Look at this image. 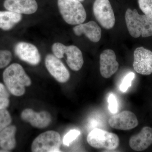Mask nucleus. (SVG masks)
Listing matches in <instances>:
<instances>
[{
	"label": "nucleus",
	"mask_w": 152,
	"mask_h": 152,
	"mask_svg": "<svg viewBox=\"0 0 152 152\" xmlns=\"http://www.w3.org/2000/svg\"><path fill=\"white\" fill-rule=\"evenodd\" d=\"M3 80L9 91L16 96L26 92V87L31 84V81L21 65L17 63L6 68L3 74Z\"/></svg>",
	"instance_id": "1"
},
{
	"label": "nucleus",
	"mask_w": 152,
	"mask_h": 152,
	"mask_svg": "<svg viewBox=\"0 0 152 152\" xmlns=\"http://www.w3.org/2000/svg\"><path fill=\"white\" fill-rule=\"evenodd\" d=\"M125 20L129 32L133 37L152 36V19L146 15H140L136 9L132 10L128 8L125 14Z\"/></svg>",
	"instance_id": "2"
},
{
	"label": "nucleus",
	"mask_w": 152,
	"mask_h": 152,
	"mask_svg": "<svg viewBox=\"0 0 152 152\" xmlns=\"http://www.w3.org/2000/svg\"><path fill=\"white\" fill-rule=\"evenodd\" d=\"M60 13L65 21L69 25L83 23L87 14L83 6L77 0H58Z\"/></svg>",
	"instance_id": "3"
},
{
	"label": "nucleus",
	"mask_w": 152,
	"mask_h": 152,
	"mask_svg": "<svg viewBox=\"0 0 152 152\" xmlns=\"http://www.w3.org/2000/svg\"><path fill=\"white\" fill-rule=\"evenodd\" d=\"M52 51L54 55L59 59L62 58L66 55L67 64L72 70H80L83 65L81 51L76 46H66L61 43H56L53 45Z\"/></svg>",
	"instance_id": "4"
},
{
	"label": "nucleus",
	"mask_w": 152,
	"mask_h": 152,
	"mask_svg": "<svg viewBox=\"0 0 152 152\" xmlns=\"http://www.w3.org/2000/svg\"><path fill=\"white\" fill-rule=\"evenodd\" d=\"M87 140L89 145L95 148L113 150L119 145V138L117 135L97 128L90 132Z\"/></svg>",
	"instance_id": "5"
},
{
	"label": "nucleus",
	"mask_w": 152,
	"mask_h": 152,
	"mask_svg": "<svg viewBox=\"0 0 152 152\" xmlns=\"http://www.w3.org/2000/svg\"><path fill=\"white\" fill-rule=\"evenodd\" d=\"M61 136L54 131H48L42 133L33 141L32 151L34 152H61Z\"/></svg>",
	"instance_id": "6"
},
{
	"label": "nucleus",
	"mask_w": 152,
	"mask_h": 152,
	"mask_svg": "<svg viewBox=\"0 0 152 152\" xmlns=\"http://www.w3.org/2000/svg\"><path fill=\"white\" fill-rule=\"evenodd\" d=\"M93 12L96 20L103 28L109 30L113 27L115 19L109 0H95Z\"/></svg>",
	"instance_id": "7"
},
{
	"label": "nucleus",
	"mask_w": 152,
	"mask_h": 152,
	"mask_svg": "<svg viewBox=\"0 0 152 152\" xmlns=\"http://www.w3.org/2000/svg\"><path fill=\"white\" fill-rule=\"evenodd\" d=\"M133 66L138 73L149 75L152 73V52L141 47L137 48L134 53Z\"/></svg>",
	"instance_id": "8"
},
{
	"label": "nucleus",
	"mask_w": 152,
	"mask_h": 152,
	"mask_svg": "<svg viewBox=\"0 0 152 152\" xmlns=\"http://www.w3.org/2000/svg\"><path fill=\"white\" fill-rule=\"evenodd\" d=\"M45 63L49 73L58 82L65 83L69 80V72L59 58L54 55L48 54L46 57Z\"/></svg>",
	"instance_id": "9"
},
{
	"label": "nucleus",
	"mask_w": 152,
	"mask_h": 152,
	"mask_svg": "<svg viewBox=\"0 0 152 152\" xmlns=\"http://www.w3.org/2000/svg\"><path fill=\"white\" fill-rule=\"evenodd\" d=\"M108 123L112 128L121 130H129L135 128L139 124L136 115L127 110L112 116L109 119Z\"/></svg>",
	"instance_id": "10"
},
{
	"label": "nucleus",
	"mask_w": 152,
	"mask_h": 152,
	"mask_svg": "<svg viewBox=\"0 0 152 152\" xmlns=\"http://www.w3.org/2000/svg\"><path fill=\"white\" fill-rule=\"evenodd\" d=\"M15 53L19 59L32 65H37L41 61L39 52L32 44L20 42L15 46Z\"/></svg>",
	"instance_id": "11"
},
{
	"label": "nucleus",
	"mask_w": 152,
	"mask_h": 152,
	"mask_svg": "<svg viewBox=\"0 0 152 152\" xmlns=\"http://www.w3.org/2000/svg\"><path fill=\"white\" fill-rule=\"evenodd\" d=\"M119 64L116 61L115 52L107 49L101 53L100 56V71L101 75L105 78H109L118 71Z\"/></svg>",
	"instance_id": "12"
},
{
	"label": "nucleus",
	"mask_w": 152,
	"mask_h": 152,
	"mask_svg": "<svg viewBox=\"0 0 152 152\" xmlns=\"http://www.w3.org/2000/svg\"><path fill=\"white\" fill-rule=\"evenodd\" d=\"M21 118L23 121L38 129L47 127L52 121L51 116L48 112L44 111L37 113L31 109L24 110L21 114Z\"/></svg>",
	"instance_id": "13"
},
{
	"label": "nucleus",
	"mask_w": 152,
	"mask_h": 152,
	"mask_svg": "<svg viewBox=\"0 0 152 152\" xmlns=\"http://www.w3.org/2000/svg\"><path fill=\"white\" fill-rule=\"evenodd\" d=\"M4 6L8 11L26 15L34 13L38 9L36 0H5Z\"/></svg>",
	"instance_id": "14"
},
{
	"label": "nucleus",
	"mask_w": 152,
	"mask_h": 152,
	"mask_svg": "<svg viewBox=\"0 0 152 152\" xmlns=\"http://www.w3.org/2000/svg\"><path fill=\"white\" fill-rule=\"evenodd\" d=\"M129 145L132 149L137 151L147 149L152 145V128L144 127L139 134L131 137Z\"/></svg>",
	"instance_id": "15"
},
{
	"label": "nucleus",
	"mask_w": 152,
	"mask_h": 152,
	"mask_svg": "<svg viewBox=\"0 0 152 152\" xmlns=\"http://www.w3.org/2000/svg\"><path fill=\"white\" fill-rule=\"evenodd\" d=\"M73 31L76 35L80 36L84 34L93 42H99L102 37L101 28L94 21L77 25L73 28Z\"/></svg>",
	"instance_id": "16"
},
{
	"label": "nucleus",
	"mask_w": 152,
	"mask_h": 152,
	"mask_svg": "<svg viewBox=\"0 0 152 152\" xmlns=\"http://www.w3.org/2000/svg\"><path fill=\"white\" fill-rule=\"evenodd\" d=\"M16 127L10 125L0 132V148L9 152L15 148Z\"/></svg>",
	"instance_id": "17"
},
{
	"label": "nucleus",
	"mask_w": 152,
	"mask_h": 152,
	"mask_svg": "<svg viewBox=\"0 0 152 152\" xmlns=\"http://www.w3.org/2000/svg\"><path fill=\"white\" fill-rule=\"evenodd\" d=\"M21 14L12 11H0V29L9 31L21 21Z\"/></svg>",
	"instance_id": "18"
},
{
	"label": "nucleus",
	"mask_w": 152,
	"mask_h": 152,
	"mask_svg": "<svg viewBox=\"0 0 152 152\" xmlns=\"http://www.w3.org/2000/svg\"><path fill=\"white\" fill-rule=\"evenodd\" d=\"M10 97L8 90L0 83V110L7 109L10 105Z\"/></svg>",
	"instance_id": "19"
},
{
	"label": "nucleus",
	"mask_w": 152,
	"mask_h": 152,
	"mask_svg": "<svg viewBox=\"0 0 152 152\" xmlns=\"http://www.w3.org/2000/svg\"><path fill=\"white\" fill-rule=\"evenodd\" d=\"M12 122L10 114L6 109L0 110V132L10 126Z\"/></svg>",
	"instance_id": "20"
},
{
	"label": "nucleus",
	"mask_w": 152,
	"mask_h": 152,
	"mask_svg": "<svg viewBox=\"0 0 152 152\" xmlns=\"http://www.w3.org/2000/svg\"><path fill=\"white\" fill-rule=\"evenodd\" d=\"M138 2L142 12L152 19V0H138Z\"/></svg>",
	"instance_id": "21"
},
{
	"label": "nucleus",
	"mask_w": 152,
	"mask_h": 152,
	"mask_svg": "<svg viewBox=\"0 0 152 152\" xmlns=\"http://www.w3.org/2000/svg\"><path fill=\"white\" fill-rule=\"evenodd\" d=\"M12 54L8 50H0V69L7 66L11 62Z\"/></svg>",
	"instance_id": "22"
},
{
	"label": "nucleus",
	"mask_w": 152,
	"mask_h": 152,
	"mask_svg": "<svg viewBox=\"0 0 152 152\" xmlns=\"http://www.w3.org/2000/svg\"><path fill=\"white\" fill-rule=\"evenodd\" d=\"M135 76V75L133 72H130L125 76L120 86L121 91L123 93L127 91L128 88L132 86V82Z\"/></svg>",
	"instance_id": "23"
},
{
	"label": "nucleus",
	"mask_w": 152,
	"mask_h": 152,
	"mask_svg": "<svg viewBox=\"0 0 152 152\" xmlns=\"http://www.w3.org/2000/svg\"><path fill=\"white\" fill-rule=\"evenodd\" d=\"M80 131L77 130H71L64 137L63 143L66 146H69L72 142L76 140L80 134Z\"/></svg>",
	"instance_id": "24"
},
{
	"label": "nucleus",
	"mask_w": 152,
	"mask_h": 152,
	"mask_svg": "<svg viewBox=\"0 0 152 152\" xmlns=\"http://www.w3.org/2000/svg\"><path fill=\"white\" fill-rule=\"evenodd\" d=\"M108 102L109 103L108 109L113 114H116L118 112V101L115 95L110 94L109 95Z\"/></svg>",
	"instance_id": "25"
},
{
	"label": "nucleus",
	"mask_w": 152,
	"mask_h": 152,
	"mask_svg": "<svg viewBox=\"0 0 152 152\" xmlns=\"http://www.w3.org/2000/svg\"><path fill=\"white\" fill-rule=\"evenodd\" d=\"M0 152H8V151H6V150H4V149H1H1L0 150Z\"/></svg>",
	"instance_id": "26"
},
{
	"label": "nucleus",
	"mask_w": 152,
	"mask_h": 152,
	"mask_svg": "<svg viewBox=\"0 0 152 152\" xmlns=\"http://www.w3.org/2000/svg\"><path fill=\"white\" fill-rule=\"evenodd\" d=\"M77 1H84V0H77Z\"/></svg>",
	"instance_id": "27"
}]
</instances>
